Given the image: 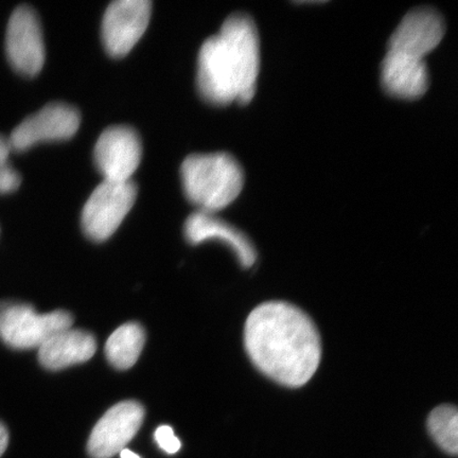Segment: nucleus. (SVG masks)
<instances>
[{"label": "nucleus", "mask_w": 458, "mask_h": 458, "mask_svg": "<svg viewBox=\"0 0 458 458\" xmlns=\"http://www.w3.org/2000/svg\"><path fill=\"white\" fill-rule=\"evenodd\" d=\"M244 343L256 368L288 387L310 381L322 357V344L311 318L284 301H267L250 312Z\"/></svg>", "instance_id": "1"}, {"label": "nucleus", "mask_w": 458, "mask_h": 458, "mask_svg": "<svg viewBox=\"0 0 458 458\" xmlns=\"http://www.w3.org/2000/svg\"><path fill=\"white\" fill-rule=\"evenodd\" d=\"M260 71V42L256 24L245 13L228 16L221 30L199 49L198 89L210 105H249Z\"/></svg>", "instance_id": "2"}, {"label": "nucleus", "mask_w": 458, "mask_h": 458, "mask_svg": "<svg viewBox=\"0 0 458 458\" xmlns=\"http://www.w3.org/2000/svg\"><path fill=\"white\" fill-rule=\"evenodd\" d=\"M443 16L431 8H418L403 17L389 39L381 68L383 89L405 100L420 99L428 89L426 56L445 36Z\"/></svg>", "instance_id": "3"}, {"label": "nucleus", "mask_w": 458, "mask_h": 458, "mask_svg": "<svg viewBox=\"0 0 458 458\" xmlns=\"http://www.w3.org/2000/svg\"><path fill=\"white\" fill-rule=\"evenodd\" d=\"M181 175L189 202L209 214L231 205L244 185L242 165L228 153L192 154L182 162Z\"/></svg>", "instance_id": "4"}, {"label": "nucleus", "mask_w": 458, "mask_h": 458, "mask_svg": "<svg viewBox=\"0 0 458 458\" xmlns=\"http://www.w3.org/2000/svg\"><path fill=\"white\" fill-rule=\"evenodd\" d=\"M73 318L66 311L41 314L20 301H0V340L17 351L39 348L57 332L72 327Z\"/></svg>", "instance_id": "5"}, {"label": "nucleus", "mask_w": 458, "mask_h": 458, "mask_svg": "<svg viewBox=\"0 0 458 458\" xmlns=\"http://www.w3.org/2000/svg\"><path fill=\"white\" fill-rule=\"evenodd\" d=\"M136 198L133 181H103L84 205L81 223L86 236L96 242H106L122 225Z\"/></svg>", "instance_id": "6"}, {"label": "nucleus", "mask_w": 458, "mask_h": 458, "mask_svg": "<svg viewBox=\"0 0 458 458\" xmlns=\"http://www.w3.org/2000/svg\"><path fill=\"white\" fill-rule=\"evenodd\" d=\"M5 51L8 60L17 72L36 77L45 63V46L41 22L31 7L20 5L10 17Z\"/></svg>", "instance_id": "7"}, {"label": "nucleus", "mask_w": 458, "mask_h": 458, "mask_svg": "<svg viewBox=\"0 0 458 458\" xmlns=\"http://www.w3.org/2000/svg\"><path fill=\"white\" fill-rule=\"evenodd\" d=\"M150 0H114L102 21V39L113 57L127 55L139 43L150 22Z\"/></svg>", "instance_id": "8"}, {"label": "nucleus", "mask_w": 458, "mask_h": 458, "mask_svg": "<svg viewBox=\"0 0 458 458\" xmlns=\"http://www.w3.org/2000/svg\"><path fill=\"white\" fill-rule=\"evenodd\" d=\"M81 114L76 107L63 102L49 103L17 125L9 137L13 151L28 150L38 142L67 140L77 133Z\"/></svg>", "instance_id": "9"}, {"label": "nucleus", "mask_w": 458, "mask_h": 458, "mask_svg": "<svg viewBox=\"0 0 458 458\" xmlns=\"http://www.w3.org/2000/svg\"><path fill=\"white\" fill-rule=\"evenodd\" d=\"M142 146L139 133L127 125H114L100 135L94 157L105 180L130 181L140 164Z\"/></svg>", "instance_id": "10"}, {"label": "nucleus", "mask_w": 458, "mask_h": 458, "mask_svg": "<svg viewBox=\"0 0 458 458\" xmlns=\"http://www.w3.org/2000/svg\"><path fill=\"white\" fill-rule=\"evenodd\" d=\"M145 409L136 401H123L108 410L97 422L88 444L91 458H111L125 449L136 437Z\"/></svg>", "instance_id": "11"}, {"label": "nucleus", "mask_w": 458, "mask_h": 458, "mask_svg": "<svg viewBox=\"0 0 458 458\" xmlns=\"http://www.w3.org/2000/svg\"><path fill=\"white\" fill-rule=\"evenodd\" d=\"M184 233L187 242L192 245L213 239L226 243L244 267H250L256 261V250L248 237L214 214L204 211L192 214L186 220Z\"/></svg>", "instance_id": "12"}, {"label": "nucleus", "mask_w": 458, "mask_h": 458, "mask_svg": "<svg viewBox=\"0 0 458 458\" xmlns=\"http://www.w3.org/2000/svg\"><path fill=\"white\" fill-rule=\"evenodd\" d=\"M96 351L93 335L70 328L57 332L38 348V360L46 369L60 370L86 362Z\"/></svg>", "instance_id": "13"}, {"label": "nucleus", "mask_w": 458, "mask_h": 458, "mask_svg": "<svg viewBox=\"0 0 458 458\" xmlns=\"http://www.w3.org/2000/svg\"><path fill=\"white\" fill-rule=\"evenodd\" d=\"M146 343V332L140 324L128 323L114 330L106 344V356L114 369H129L139 360Z\"/></svg>", "instance_id": "14"}, {"label": "nucleus", "mask_w": 458, "mask_h": 458, "mask_svg": "<svg viewBox=\"0 0 458 458\" xmlns=\"http://www.w3.org/2000/svg\"><path fill=\"white\" fill-rule=\"evenodd\" d=\"M428 429L434 442L450 455L458 454V411L455 406H437L428 417Z\"/></svg>", "instance_id": "15"}, {"label": "nucleus", "mask_w": 458, "mask_h": 458, "mask_svg": "<svg viewBox=\"0 0 458 458\" xmlns=\"http://www.w3.org/2000/svg\"><path fill=\"white\" fill-rule=\"evenodd\" d=\"M11 151L9 139L0 135V193L13 192L21 186V176L9 163Z\"/></svg>", "instance_id": "16"}, {"label": "nucleus", "mask_w": 458, "mask_h": 458, "mask_svg": "<svg viewBox=\"0 0 458 458\" xmlns=\"http://www.w3.org/2000/svg\"><path fill=\"white\" fill-rule=\"evenodd\" d=\"M154 437H156L159 448L163 449L165 454H175L181 449V440L175 437L174 428L169 426L159 427Z\"/></svg>", "instance_id": "17"}, {"label": "nucleus", "mask_w": 458, "mask_h": 458, "mask_svg": "<svg viewBox=\"0 0 458 458\" xmlns=\"http://www.w3.org/2000/svg\"><path fill=\"white\" fill-rule=\"evenodd\" d=\"M9 445V432L3 422H0V457L3 456Z\"/></svg>", "instance_id": "18"}, {"label": "nucleus", "mask_w": 458, "mask_h": 458, "mask_svg": "<svg viewBox=\"0 0 458 458\" xmlns=\"http://www.w3.org/2000/svg\"><path fill=\"white\" fill-rule=\"evenodd\" d=\"M120 456H122V458H140L139 455L134 454V452H131L127 448L120 452Z\"/></svg>", "instance_id": "19"}]
</instances>
